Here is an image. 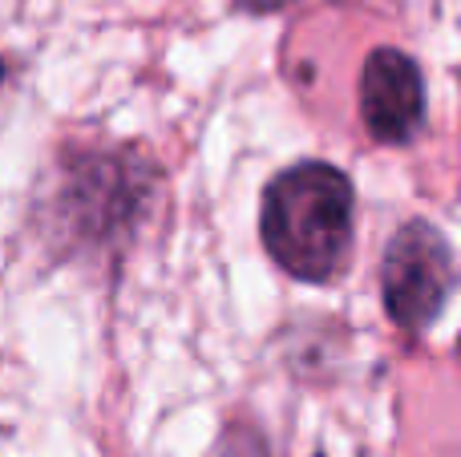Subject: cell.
I'll return each mask as SVG.
<instances>
[{
	"mask_svg": "<svg viewBox=\"0 0 461 457\" xmlns=\"http://www.w3.org/2000/svg\"><path fill=\"white\" fill-rule=\"evenodd\" d=\"M352 183L328 162L284 170L263 194V247L295 280L324 283L352 247Z\"/></svg>",
	"mask_w": 461,
	"mask_h": 457,
	"instance_id": "6da1fadb",
	"label": "cell"
},
{
	"mask_svg": "<svg viewBox=\"0 0 461 457\" xmlns=\"http://www.w3.org/2000/svg\"><path fill=\"white\" fill-rule=\"evenodd\" d=\"M384 312L401 328H429L454 291V251L433 223H409L384 247Z\"/></svg>",
	"mask_w": 461,
	"mask_h": 457,
	"instance_id": "7a4b0ae2",
	"label": "cell"
},
{
	"mask_svg": "<svg viewBox=\"0 0 461 457\" xmlns=\"http://www.w3.org/2000/svg\"><path fill=\"white\" fill-rule=\"evenodd\" d=\"M360 118L381 142H405L425 118V81L413 57L376 49L360 69Z\"/></svg>",
	"mask_w": 461,
	"mask_h": 457,
	"instance_id": "3957f363",
	"label": "cell"
},
{
	"mask_svg": "<svg viewBox=\"0 0 461 457\" xmlns=\"http://www.w3.org/2000/svg\"><path fill=\"white\" fill-rule=\"evenodd\" d=\"M235 4H243V8H255V13H263V8H284L287 0H235Z\"/></svg>",
	"mask_w": 461,
	"mask_h": 457,
	"instance_id": "277c9868",
	"label": "cell"
},
{
	"mask_svg": "<svg viewBox=\"0 0 461 457\" xmlns=\"http://www.w3.org/2000/svg\"><path fill=\"white\" fill-rule=\"evenodd\" d=\"M0 77H5V69H0Z\"/></svg>",
	"mask_w": 461,
	"mask_h": 457,
	"instance_id": "5b68a950",
	"label": "cell"
}]
</instances>
